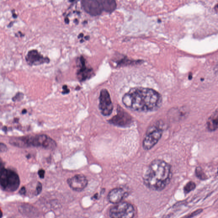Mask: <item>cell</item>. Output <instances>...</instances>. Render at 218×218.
<instances>
[{"mask_svg": "<svg viewBox=\"0 0 218 218\" xmlns=\"http://www.w3.org/2000/svg\"><path fill=\"white\" fill-rule=\"evenodd\" d=\"M30 147H41L47 149H53L56 148L57 144L53 140L47 135H39L35 136H29Z\"/></svg>", "mask_w": 218, "mask_h": 218, "instance_id": "6", "label": "cell"}, {"mask_svg": "<svg viewBox=\"0 0 218 218\" xmlns=\"http://www.w3.org/2000/svg\"><path fill=\"white\" fill-rule=\"evenodd\" d=\"M27 111L26 109H24V110H23L22 111V113L23 114H25L26 113H27Z\"/></svg>", "mask_w": 218, "mask_h": 218, "instance_id": "30", "label": "cell"}, {"mask_svg": "<svg viewBox=\"0 0 218 218\" xmlns=\"http://www.w3.org/2000/svg\"><path fill=\"white\" fill-rule=\"evenodd\" d=\"M26 192V190L25 187H22L20 191V193L21 194H24Z\"/></svg>", "mask_w": 218, "mask_h": 218, "instance_id": "26", "label": "cell"}, {"mask_svg": "<svg viewBox=\"0 0 218 218\" xmlns=\"http://www.w3.org/2000/svg\"><path fill=\"white\" fill-rule=\"evenodd\" d=\"M83 36H84V35H83V34H82V33L80 34L79 35H78V38H82L83 37Z\"/></svg>", "mask_w": 218, "mask_h": 218, "instance_id": "28", "label": "cell"}, {"mask_svg": "<svg viewBox=\"0 0 218 218\" xmlns=\"http://www.w3.org/2000/svg\"><path fill=\"white\" fill-rule=\"evenodd\" d=\"M4 169L2 160L0 158V174L2 172L3 170Z\"/></svg>", "mask_w": 218, "mask_h": 218, "instance_id": "25", "label": "cell"}, {"mask_svg": "<svg viewBox=\"0 0 218 218\" xmlns=\"http://www.w3.org/2000/svg\"><path fill=\"white\" fill-rule=\"evenodd\" d=\"M99 108L101 114L104 116H109L112 113L113 109L111 97L108 90L101 89L99 96Z\"/></svg>", "mask_w": 218, "mask_h": 218, "instance_id": "8", "label": "cell"}, {"mask_svg": "<svg viewBox=\"0 0 218 218\" xmlns=\"http://www.w3.org/2000/svg\"><path fill=\"white\" fill-rule=\"evenodd\" d=\"M7 150V147L5 144L0 143V152H5Z\"/></svg>", "mask_w": 218, "mask_h": 218, "instance_id": "22", "label": "cell"}, {"mask_svg": "<svg viewBox=\"0 0 218 218\" xmlns=\"http://www.w3.org/2000/svg\"><path fill=\"white\" fill-rule=\"evenodd\" d=\"M38 174L40 178H41V179H44V177L45 171L44 170H43V169L40 170L38 171Z\"/></svg>", "mask_w": 218, "mask_h": 218, "instance_id": "24", "label": "cell"}, {"mask_svg": "<svg viewBox=\"0 0 218 218\" xmlns=\"http://www.w3.org/2000/svg\"><path fill=\"white\" fill-rule=\"evenodd\" d=\"M163 130L159 126H153L147 130L142 143L145 150L153 148L158 143L162 137Z\"/></svg>", "mask_w": 218, "mask_h": 218, "instance_id": "5", "label": "cell"}, {"mask_svg": "<svg viewBox=\"0 0 218 218\" xmlns=\"http://www.w3.org/2000/svg\"><path fill=\"white\" fill-rule=\"evenodd\" d=\"M2 216H3L2 212V211H1V209H0V218H1L2 217Z\"/></svg>", "mask_w": 218, "mask_h": 218, "instance_id": "29", "label": "cell"}, {"mask_svg": "<svg viewBox=\"0 0 218 218\" xmlns=\"http://www.w3.org/2000/svg\"><path fill=\"white\" fill-rule=\"evenodd\" d=\"M98 194H95L93 196V197H92V199H93L94 200H97L98 199Z\"/></svg>", "mask_w": 218, "mask_h": 218, "instance_id": "27", "label": "cell"}, {"mask_svg": "<svg viewBox=\"0 0 218 218\" xmlns=\"http://www.w3.org/2000/svg\"><path fill=\"white\" fill-rule=\"evenodd\" d=\"M13 18H16L17 17V15H16V13H13Z\"/></svg>", "mask_w": 218, "mask_h": 218, "instance_id": "31", "label": "cell"}, {"mask_svg": "<svg viewBox=\"0 0 218 218\" xmlns=\"http://www.w3.org/2000/svg\"><path fill=\"white\" fill-rule=\"evenodd\" d=\"M172 175L171 165L163 160L156 159L145 169L143 174V181L149 189L161 191L169 184Z\"/></svg>", "mask_w": 218, "mask_h": 218, "instance_id": "2", "label": "cell"}, {"mask_svg": "<svg viewBox=\"0 0 218 218\" xmlns=\"http://www.w3.org/2000/svg\"><path fill=\"white\" fill-rule=\"evenodd\" d=\"M122 103L128 109L137 112L155 111L162 105L161 95L152 89L135 87L122 98Z\"/></svg>", "mask_w": 218, "mask_h": 218, "instance_id": "1", "label": "cell"}, {"mask_svg": "<svg viewBox=\"0 0 218 218\" xmlns=\"http://www.w3.org/2000/svg\"><path fill=\"white\" fill-rule=\"evenodd\" d=\"M67 183L74 191L81 192L86 188L88 185V180L84 175L78 174L68 179Z\"/></svg>", "mask_w": 218, "mask_h": 218, "instance_id": "11", "label": "cell"}, {"mask_svg": "<svg viewBox=\"0 0 218 218\" xmlns=\"http://www.w3.org/2000/svg\"><path fill=\"white\" fill-rule=\"evenodd\" d=\"M86 60L83 56L79 58L78 69L77 71V77L81 82L85 81L94 75L93 69L88 67L86 64Z\"/></svg>", "mask_w": 218, "mask_h": 218, "instance_id": "10", "label": "cell"}, {"mask_svg": "<svg viewBox=\"0 0 218 218\" xmlns=\"http://www.w3.org/2000/svg\"><path fill=\"white\" fill-rule=\"evenodd\" d=\"M202 209H199L193 212L191 214L187 215L185 216V217L182 218H192L196 216H197L198 215L200 214L202 212Z\"/></svg>", "mask_w": 218, "mask_h": 218, "instance_id": "19", "label": "cell"}, {"mask_svg": "<svg viewBox=\"0 0 218 218\" xmlns=\"http://www.w3.org/2000/svg\"><path fill=\"white\" fill-rule=\"evenodd\" d=\"M81 5L84 11L92 16H100L103 11L100 0H83Z\"/></svg>", "mask_w": 218, "mask_h": 218, "instance_id": "9", "label": "cell"}, {"mask_svg": "<svg viewBox=\"0 0 218 218\" xmlns=\"http://www.w3.org/2000/svg\"><path fill=\"white\" fill-rule=\"evenodd\" d=\"M10 143L13 146L20 148L30 147L28 136L12 138L10 140Z\"/></svg>", "mask_w": 218, "mask_h": 218, "instance_id": "14", "label": "cell"}, {"mask_svg": "<svg viewBox=\"0 0 218 218\" xmlns=\"http://www.w3.org/2000/svg\"><path fill=\"white\" fill-rule=\"evenodd\" d=\"M25 59L27 63L30 66L41 65L50 62V59L48 58L44 57L35 50L29 51Z\"/></svg>", "mask_w": 218, "mask_h": 218, "instance_id": "12", "label": "cell"}, {"mask_svg": "<svg viewBox=\"0 0 218 218\" xmlns=\"http://www.w3.org/2000/svg\"><path fill=\"white\" fill-rule=\"evenodd\" d=\"M63 91L62 92V94H68L69 92V89L67 86V85H64L63 86Z\"/></svg>", "mask_w": 218, "mask_h": 218, "instance_id": "23", "label": "cell"}, {"mask_svg": "<svg viewBox=\"0 0 218 218\" xmlns=\"http://www.w3.org/2000/svg\"><path fill=\"white\" fill-rule=\"evenodd\" d=\"M196 176L200 180H205L208 179V177L205 174V172L200 167H197L195 171Z\"/></svg>", "mask_w": 218, "mask_h": 218, "instance_id": "18", "label": "cell"}, {"mask_svg": "<svg viewBox=\"0 0 218 218\" xmlns=\"http://www.w3.org/2000/svg\"><path fill=\"white\" fill-rule=\"evenodd\" d=\"M24 97V94L23 93H20V92H18L17 94L16 95V96L13 98V101H19L23 99Z\"/></svg>", "mask_w": 218, "mask_h": 218, "instance_id": "20", "label": "cell"}, {"mask_svg": "<svg viewBox=\"0 0 218 218\" xmlns=\"http://www.w3.org/2000/svg\"><path fill=\"white\" fill-rule=\"evenodd\" d=\"M134 214L135 209L133 205L127 202L117 204L109 211L111 218H133Z\"/></svg>", "mask_w": 218, "mask_h": 218, "instance_id": "4", "label": "cell"}, {"mask_svg": "<svg viewBox=\"0 0 218 218\" xmlns=\"http://www.w3.org/2000/svg\"><path fill=\"white\" fill-rule=\"evenodd\" d=\"M103 7V11L106 13H111L115 11L117 4L114 0H100Z\"/></svg>", "mask_w": 218, "mask_h": 218, "instance_id": "16", "label": "cell"}, {"mask_svg": "<svg viewBox=\"0 0 218 218\" xmlns=\"http://www.w3.org/2000/svg\"><path fill=\"white\" fill-rule=\"evenodd\" d=\"M127 193L121 188H116L109 191L107 198L108 200L112 204H117L121 202L127 195Z\"/></svg>", "mask_w": 218, "mask_h": 218, "instance_id": "13", "label": "cell"}, {"mask_svg": "<svg viewBox=\"0 0 218 218\" xmlns=\"http://www.w3.org/2000/svg\"><path fill=\"white\" fill-rule=\"evenodd\" d=\"M196 188V184L192 181H190L184 187V192L185 194L194 191Z\"/></svg>", "mask_w": 218, "mask_h": 218, "instance_id": "17", "label": "cell"}, {"mask_svg": "<svg viewBox=\"0 0 218 218\" xmlns=\"http://www.w3.org/2000/svg\"><path fill=\"white\" fill-rule=\"evenodd\" d=\"M18 176L14 171L4 169L0 174V185L8 191H15L20 185Z\"/></svg>", "mask_w": 218, "mask_h": 218, "instance_id": "3", "label": "cell"}, {"mask_svg": "<svg viewBox=\"0 0 218 218\" xmlns=\"http://www.w3.org/2000/svg\"><path fill=\"white\" fill-rule=\"evenodd\" d=\"M117 114L109 119L108 122L118 127H130L133 122V118L130 115L119 106L117 107Z\"/></svg>", "mask_w": 218, "mask_h": 218, "instance_id": "7", "label": "cell"}, {"mask_svg": "<svg viewBox=\"0 0 218 218\" xmlns=\"http://www.w3.org/2000/svg\"><path fill=\"white\" fill-rule=\"evenodd\" d=\"M218 114L217 110L208 119L207 127L210 131H215L218 128Z\"/></svg>", "mask_w": 218, "mask_h": 218, "instance_id": "15", "label": "cell"}, {"mask_svg": "<svg viewBox=\"0 0 218 218\" xmlns=\"http://www.w3.org/2000/svg\"><path fill=\"white\" fill-rule=\"evenodd\" d=\"M42 190V185L41 183H38L36 187V194L37 195L39 194L41 192Z\"/></svg>", "mask_w": 218, "mask_h": 218, "instance_id": "21", "label": "cell"}]
</instances>
